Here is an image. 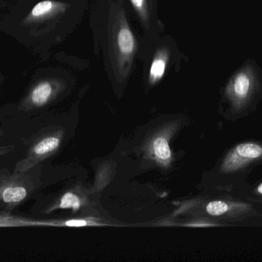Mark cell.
I'll return each mask as SVG.
<instances>
[{
    "label": "cell",
    "mask_w": 262,
    "mask_h": 262,
    "mask_svg": "<svg viewBox=\"0 0 262 262\" xmlns=\"http://www.w3.org/2000/svg\"><path fill=\"white\" fill-rule=\"evenodd\" d=\"M87 221H84V220H72V221H69L66 223V226H75V227L85 226H87Z\"/></svg>",
    "instance_id": "obj_13"
},
{
    "label": "cell",
    "mask_w": 262,
    "mask_h": 262,
    "mask_svg": "<svg viewBox=\"0 0 262 262\" xmlns=\"http://www.w3.org/2000/svg\"><path fill=\"white\" fill-rule=\"evenodd\" d=\"M220 114L236 123L256 112L262 102V69L249 58L231 74L221 89Z\"/></svg>",
    "instance_id": "obj_1"
},
{
    "label": "cell",
    "mask_w": 262,
    "mask_h": 262,
    "mask_svg": "<svg viewBox=\"0 0 262 262\" xmlns=\"http://www.w3.org/2000/svg\"><path fill=\"white\" fill-rule=\"evenodd\" d=\"M154 154L158 159L166 161L171 157V151L166 138L159 137L154 140L152 144Z\"/></svg>",
    "instance_id": "obj_7"
},
{
    "label": "cell",
    "mask_w": 262,
    "mask_h": 262,
    "mask_svg": "<svg viewBox=\"0 0 262 262\" xmlns=\"http://www.w3.org/2000/svg\"><path fill=\"white\" fill-rule=\"evenodd\" d=\"M131 2L137 8H141L142 5H143V0H131Z\"/></svg>",
    "instance_id": "obj_14"
},
{
    "label": "cell",
    "mask_w": 262,
    "mask_h": 262,
    "mask_svg": "<svg viewBox=\"0 0 262 262\" xmlns=\"http://www.w3.org/2000/svg\"><path fill=\"white\" fill-rule=\"evenodd\" d=\"M166 63L163 60L157 59L152 63L150 69V75L154 79L161 78L164 73Z\"/></svg>",
    "instance_id": "obj_12"
},
{
    "label": "cell",
    "mask_w": 262,
    "mask_h": 262,
    "mask_svg": "<svg viewBox=\"0 0 262 262\" xmlns=\"http://www.w3.org/2000/svg\"><path fill=\"white\" fill-rule=\"evenodd\" d=\"M80 199L75 194L66 193L61 198L59 207L61 209H72L74 211L78 210L80 208Z\"/></svg>",
    "instance_id": "obj_11"
},
{
    "label": "cell",
    "mask_w": 262,
    "mask_h": 262,
    "mask_svg": "<svg viewBox=\"0 0 262 262\" xmlns=\"http://www.w3.org/2000/svg\"><path fill=\"white\" fill-rule=\"evenodd\" d=\"M26 190L23 187H9L3 192V199L5 203H18L26 196Z\"/></svg>",
    "instance_id": "obj_9"
},
{
    "label": "cell",
    "mask_w": 262,
    "mask_h": 262,
    "mask_svg": "<svg viewBox=\"0 0 262 262\" xmlns=\"http://www.w3.org/2000/svg\"><path fill=\"white\" fill-rule=\"evenodd\" d=\"M205 212L221 226L262 227V205L232 194H216L205 206Z\"/></svg>",
    "instance_id": "obj_3"
},
{
    "label": "cell",
    "mask_w": 262,
    "mask_h": 262,
    "mask_svg": "<svg viewBox=\"0 0 262 262\" xmlns=\"http://www.w3.org/2000/svg\"><path fill=\"white\" fill-rule=\"evenodd\" d=\"M262 166V140H243L229 146L211 175L216 194H232L243 189L254 169Z\"/></svg>",
    "instance_id": "obj_2"
},
{
    "label": "cell",
    "mask_w": 262,
    "mask_h": 262,
    "mask_svg": "<svg viewBox=\"0 0 262 262\" xmlns=\"http://www.w3.org/2000/svg\"><path fill=\"white\" fill-rule=\"evenodd\" d=\"M54 3L50 0L40 2L34 6L29 16L26 18V22L32 23L33 21L40 19L41 17L46 16L53 9Z\"/></svg>",
    "instance_id": "obj_6"
},
{
    "label": "cell",
    "mask_w": 262,
    "mask_h": 262,
    "mask_svg": "<svg viewBox=\"0 0 262 262\" xmlns=\"http://www.w3.org/2000/svg\"><path fill=\"white\" fill-rule=\"evenodd\" d=\"M118 46L123 53L130 54L134 49V41L129 29H123L118 34Z\"/></svg>",
    "instance_id": "obj_8"
},
{
    "label": "cell",
    "mask_w": 262,
    "mask_h": 262,
    "mask_svg": "<svg viewBox=\"0 0 262 262\" xmlns=\"http://www.w3.org/2000/svg\"><path fill=\"white\" fill-rule=\"evenodd\" d=\"M232 194L239 198L262 205V178L252 183H248L243 189Z\"/></svg>",
    "instance_id": "obj_4"
},
{
    "label": "cell",
    "mask_w": 262,
    "mask_h": 262,
    "mask_svg": "<svg viewBox=\"0 0 262 262\" xmlns=\"http://www.w3.org/2000/svg\"><path fill=\"white\" fill-rule=\"evenodd\" d=\"M52 86L49 83H41L32 91V101L37 106L44 105L52 94Z\"/></svg>",
    "instance_id": "obj_5"
},
{
    "label": "cell",
    "mask_w": 262,
    "mask_h": 262,
    "mask_svg": "<svg viewBox=\"0 0 262 262\" xmlns=\"http://www.w3.org/2000/svg\"><path fill=\"white\" fill-rule=\"evenodd\" d=\"M58 145H59V139L58 138L49 137L38 143L34 149V152L38 155H46L56 149Z\"/></svg>",
    "instance_id": "obj_10"
}]
</instances>
